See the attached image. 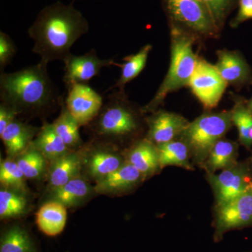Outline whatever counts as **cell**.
I'll list each match as a JSON object with an SVG mask.
<instances>
[{
  "label": "cell",
  "mask_w": 252,
  "mask_h": 252,
  "mask_svg": "<svg viewBox=\"0 0 252 252\" xmlns=\"http://www.w3.org/2000/svg\"><path fill=\"white\" fill-rule=\"evenodd\" d=\"M89 184L80 177L73 179L62 187L52 189L51 198L66 207L79 205L90 194Z\"/></svg>",
  "instance_id": "23"
},
{
  "label": "cell",
  "mask_w": 252,
  "mask_h": 252,
  "mask_svg": "<svg viewBox=\"0 0 252 252\" xmlns=\"http://www.w3.org/2000/svg\"><path fill=\"white\" fill-rule=\"evenodd\" d=\"M64 104L81 126L92 122L104 104L102 96L86 84L69 86Z\"/></svg>",
  "instance_id": "9"
},
{
  "label": "cell",
  "mask_w": 252,
  "mask_h": 252,
  "mask_svg": "<svg viewBox=\"0 0 252 252\" xmlns=\"http://www.w3.org/2000/svg\"><path fill=\"white\" fill-rule=\"evenodd\" d=\"M26 177L23 175L17 162L11 159L1 160L0 163V182L6 188L26 192Z\"/></svg>",
  "instance_id": "30"
},
{
  "label": "cell",
  "mask_w": 252,
  "mask_h": 252,
  "mask_svg": "<svg viewBox=\"0 0 252 252\" xmlns=\"http://www.w3.org/2000/svg\"><path fill=\"white\" fill-rule=\"evenodd\" d=\"M143 178L141 172L127 162L110 175L96 181L94 190L99 194L122 193L130 190Z\"/></svg>",
  "instance_id": "13"
},
{
  "label": "cell",
  "mask_w": 252,
  "mask_h": 252,
  "mask_svg": "<svg viewBox=\"0 0 252 252\" xmlns=\"http://www.w3.org/2000/svg\"></svg>",
  "instance_id": "36"
},
{
  "label": "cell",
  "mask_w": 252,
  "mask_h": 252,
  "mask_svg": "<svg viewBox=\"0 0 252 252\" xmlns=\"http://www.w3.org/2000/svg\"><path fill=\"white\" fill-rule=\"evenodd\" d=\"M163 5L172 26L207 37L220 33L204 0H163Z\"/></svg>",
  "instance_id": "6"
},
{
  "label": "cell",
  "mask_w": 252,
  "mask_h": 252,
  "mask_svg": "<svg viewBox=\"0 0 252 252\" xmlns=\"http://www.w3.org/2000/svg\"><path fill=\"white\" fill-rule=\"evenodd\" d=\"M80 154L69 152L54 160L49 170V187L54 189L62 187L73 179L79 177L81 168Z\"/></svg>",
  "instance_id": "18"
},
{
  "label": "cell",
  "mask_w": 252,
  "mask_h": 252,
  "mask_svg": "<svg viewBox=\"0 0 252 252\" xmlns=\"http://www.w3.org/2000/svg\"><path fill=\"white\" fill-rule=\"evenodd\" d=\"M89 157L87 170L96 181L110 175L124 164L121 156L106 149H95Z\"/></svg>",
  "instance_id": "21"
},
{
  "label": "cell",
  "mask_w": 252,
  "mask_h": 252,
  "mask_svg": "<svg viewBox=\"0 0 252 252\" xmlns=\"http://www.w3.org/2000/svg\"><path fill=\"white\" fill-rule=\"evenodd\" d=\"M28 209V201L22 192L11 189L0 190V217L16 218L22 216Z\"/></svg>",
  "instance_id": "27"
},
{
  "label": "cell",
  "mask_w": 252,
  "mask_h": 252,
  "mask_svg": "<svg viewBox=\"0 0 252 252\" xmlns=\"http://www.w3.org/2000/svg\"><path fill=\"white\" fill-rule=\"evenodd\" d=\"M189 85L204 107L212 109L216 107L220 102L227 83L215 65L198 59Z\"/></svg>",
  "instance_id": "8"
},
{
  "label": "cell",
  "mask_w": 252,
  "mask_h": 252,
  "mask_svg": "<svg viewBox=\"0 0 252 252\" xmlns=\"http://www.w3.org/2000/svg\"><path fill=\"white\" fill-rule=\"evenodd\" d=\"M249 108H250V110L252 112V97L251 99L248 102Z\"/></svg>",
  "instance_id": "35"
},
{
  "label": "cell",
  "mask_w": 252,
  "mask_h": 252,
  "mask_svg": "<svg viewBox=\"0 0 252 252\" xmlns=\"http://www.w3.org/2000/svg\"><path fill=\"white\" fill-rule=\"evenodd\" d=\"M238 14L231 22L233 27L252 19V0H238Z\"/></svg>",
  "instance_id": "33"
},
{
  "label": "cell",
  "mask_w": 252,
  "mask_h": 252,
  "mask_svg": "<svg viewBox=\"0 0 252 252\" xmlns=\"http://www.w3.org/2000/svg\"><path fill=\"white\" fill-rule=\"evenodd\" d=\"M159 155L160 168L168 165H176L191 170L193 169L189 161L191 157L190 149L184 141H171L157 145Z\"/></svg>",
  "instance_id": "22"
},
{
  "label": "cell",
  "mask_w": 252,
  "mask_h": 252,
  "mask_svg": "<svg viewBox=\"0 0 252 252\" xmlns=\"http://www.w3.org/2000/svg\"><path fill=\"white\" fill-rule=\"evenodd\" d=\"M213 16L217 27L221 29L227 16L233 9L238 0H204Z\"/></svg>",
  "instance_id": "31"
},
{
  "label": "cell",
  "mask_w": 252,
  "mask_h": 252,
  "mask_svg": "<svg viewBox=\"0 0 252 252\" xmlns=\"http://www.w3.org/2000/svg\"><path fill=\"white\" fill-rule=\"evenodd\" d=\"M171 60L166 77L150 102L142 112H154L167 94L189 85L193 75L197 59L193 51V34L172 26Z\"/></svg>",
  "instance_id": "3"
},
{
  "label": "cell",
  "mask_w": 252,
  "mask_h": 252,
  "mask_svg": "<svg viewBox=\"0 0 252 252\" xmlns=\"http://www.w3.org/2000/svg\"><path fill=\"white\" fill-rule=\"evenodd\" d=\"M18 157L16 161L26 179L39 178L45 170L46 159L32 143Z\"/></svg>",
  "instance_id": "29"
},
{
  "label": "cell",
  "mask_w": 252,
  "mask_h": 252,
  "mask_svg": "<svg viewBox=\"0 0 252 252\" xmlns=\"http://www.w3.org/2000/svg\"><path fill=\"white\" fill-rule=\"evenodd\" d=\"M63 62L64 64L63 81L67 88L74 84H85L99 75L103 67L119 65L113 59H99L94 49H91L82 56L69 54Z\"/></svg>",
  "instance_id": "10"
},
{
  "label": "cell",
  "mask_w": 252,
  "mask_h": 252,
  "mask_svg": "<svg viewBox=\"0 0 252 252\" xmlns=\"http://www.w3.org/2000/svg\"><path fill=\"white\" fill-rule=\"evenodd\" d=\"M128 162L136 167L144 177L153 175L160 168L157 145L147 139L137 142L129 153Z\"/></svg>",
  "instance_id": "20"
},
{
  "label": "cell",
  "mask_w": 252,
  "mask_h": 252,
  "mask_svg": "<svg viewBox=\"0 0 252 252\" xmlns=\"http://www.w3.org/2000/svg\"><path fill=\"white\" fill-rule=\"evenodd\" d=\"M146 122L149 127L147 140L156 145L173 141L182 135L189 124L182 116L163 111L155 113Z\"/></svg>",
  "instance_id": "12"
},
{
  "label": "cell",
  "mask_w": 252,
  "mask_h": 252,
  "mask_svg": "<svg viewBox=\"0 0 252 252\" xmlns=\"http://www.w3.org/2000/svg\"><path fill=\"white\" fill-rule=\"evenodd\" d=\"M0 99L18 114L39 115L61 103L56 88L48 73V63L40 62L16 72H1Z\"/></svg>",
  "instance_id": "2"
},
{
  "label": "cell",
  "mask_w": 252,
  "mask_h": 252,
  "mask_svg": "<svg viewBox=\"0 0 252 252\" xmlns=\"http://www.w3.org/2000/svg\"><path fill=\"white\" fill-rule=\"evenodd\" d=\"M67 221L66 207L59 202H48L38 210L36 223L44 234L54 237L61 234Z\"/></svg>",
  "instance_id": "16"
},
{
  "label": "cell",
  "mask_w": 252,
  "mask_h": 252,
  "mask_svg": "<svg viewBox=\"0 0 252 252\" xmlns=\"http://www.w3.org/2000/svg\"><path fill=\"white\" fill-rule=\"evenodd\" d=\"M216 210V228L218 234L252 225V187L230 203L217 207Z\"/></svg>",
  "instance_id": "11"
},
{
  "label": "cell",
  "mask_w": 252,
  "mask_h": 252,
  "mask_svg": "<svg viewBox=\"0 0 252 252\" xmlns=\"http://www.w3.org/2000/svg\"><path fill=\"white\" fill-rule=\"evenodd\" d=\"M94 120V132L106 138H124L133 135L140 128L137 112L126 100L124 92L119 91L109 94L107 102Z\"/></svg>",
  "instance_id": "5"
},
{
  "label": "cell",
  "mask_w": 252,
  "mask_h": 252,
  "mask_svg": "<svg viewBox=\"0 0 252 252\" xmlns=\"http://www.w3.org/2000/svg\"><path fill=\"white\" fill-rule=\"evenodd\" d=\"M17 52L14 41L8 34L0 32V70L3 72L4 68L9 64Z\"/></svg>",
  "instance_id": "32"
},
{
  "label": "cell",
  "mask_w": 252,
  "mask_h": 252,
  "mask_svg": "<svg viewBox=\"0 0 252 252\" xmlns=\"http://www.w3.org/2000/svg\"><path fill=\"white\" fill-rule=\"evenodd\" d=\"M215 67L227 84H241L251 77L248 63L236 51H220Z\"/></svg>",
  "instance_id": "14"
},
{
  "label": "cell",
  "mask_w": 252,
  "mask_h": 252,
  "mask_svg": "<svg viewBox=\"0 0 252 252\" xmlns=\"http://www.w3.org/2000/svg\"><path fill=\"white\" fill-rule=\"evenodd\" d=\"M208 180L216 198L217 207L238 198L252 187V169L246 163H238L219 175L208 174Z\"/></svg>",
  "instance_id": "7"
},
{
  "label": "cell",
  "mask_w": 252,
  "mask_h": 252,
  "mask_svg": "<svg viewBox=\"0 0 252 252\" xmlns=\"http://www.w3.org/2000/svg\"><path fill=\"white\" fill-rule=\"evenodd\" d=\"M231 112L206 114L189 123L182 136L193 160L203 165L212 147L231 127Z\"/></svg>",
  "instance_id": "4"
},
{
  "label": "cell",
  "mask_w": 252,
  "mask_h": 252,
  "mask_svg": "<svg viewBox=\"0 0 252 252\" xmlns=\"http://www.w3.org/2000/svg\"><path fill=\"white\" fill-rule=\"evenodd\" d=\"M17 115L18 113L14 109L8 104L1 102L0 104V135L14 122Z\"/></svg>",
  "instance_id": "34"
},
{
  "label": "cell",
  "mask_w": 252,
  "mask_h": 252,
  "mask_svg": "<svg viewBox=\"0 0 252 252\" xmlns=\"http://www.w3.org/2000/svg\"><path fill=\"white\" fill-rule=\"evenodd\" d=\"M152 49V45L147 44L137 54L130 55L124 58V61L125 62L124 64H119V65L122 69V74L117 84L113 88H118L120 92H124V88L126 84L137 77L145 67L149 53Z\"/></svg>",
  "instance_id": "25"
},
{
  "label": "cell",
  "mask_w": 252,
  "mask_h": 252,
  "mask_svg": "<svg viewBox=\"0 0 252 252\" xmlns=\"http://www.w3.org/2000/svg\"><path fill=\"white\" fill-rule=\"evenodd\" d=\"M238 144L235 142L221 139L212 147L203 166L208 174L231 168L238 163Z\"/></svg>",
  "instance_id": "19"
},
{
  "label": "cell",
  "mask_w": 252,
  "mask_h": 252,
  "mask_svg": "<svg viewBox=\"0 0 252 252\" xmlns=\"http://www.w3.org/2000/svg\"><path fill=\"white\" fill-rule=\"evenodd\" d=\"M61 106V114L53 123V126L68 148H78L82 144L79 130L80 124L69 112L63 98Z\"/></svg>",
  "instance_id": "24"
},
{
  "label": "cell",
  "mask_w": 252,
  "mask_h": 252,
  "mask_svg": "<svg viewBox=\"0 0 252 252\" xmlns=\"http://www.w3.org/2000/svg\"><path fill=\"white\" fill-rule=\"evenodd\" d=\"M232 122L238 131L239 140L248 149L252 146V112L248 102L239 100L231 111Z\"/></svg>",
  "instance_id": "28"
},
{
  "label": "cell",
  "mask_w": 252,
  "mask_h": 252,
  "mask_svg": "<svg viewBox=\"0 0 252 252\" xmlns=\"http://www.w3.org/2000/svg\"><path fill=\"white\" fill-rule=\"evenodd\" d=\"M32 145L39 151L46 160L54 161L69 152V149L55 130L52 124L41 127Z\"/></svg>",
  "instance_id": "17"
},
{
  "label": "cell",
  "mask_w": 252,
  "mask_h": 252,
  "mask_svg": "<svg viewBox=\"0 0 252 252\" xmlns=\"http://www.w3.org/2000/svg\"><path fill=\"white\" fill-rule=\"evenodd\" d=\"M39 130L15 119L0 135L7 155L10 157H18L22 154L31 145Z\"/></svg>",
  "instance_id": "15"
},
{
  "label": "cell",
  "mask_w": 252,
  "mask_h": 252,
  "mask_svg": "<svg viewBox=\"0 0 252 252\" xmlns=\"http://www.w3.org/2000/svg\"><path fill=\"white\" fill-rule=\"evenodd\" d=\"M0 252H36V250L26 229L13 225L1 235Z\"/></svg>",
  "instance_id": "26"
},
{
  "label": "cell",
  "mask_w": 252,
  "mask_h": 252,
  "mask_svg": "<svg viewBox=\"0 0 252 252\" xmlns=\"http://www.w3.org/2000/svg\"><path fill=\"white\" fill-rule=\"evenodd\" d=\"M89 30L87 19L72 3L58 1L41 10L28 32L34 41L32 52L49 64L64 61L74 43Z\"/></svg>",
  "instance_id": "1"
}]
</instances>
